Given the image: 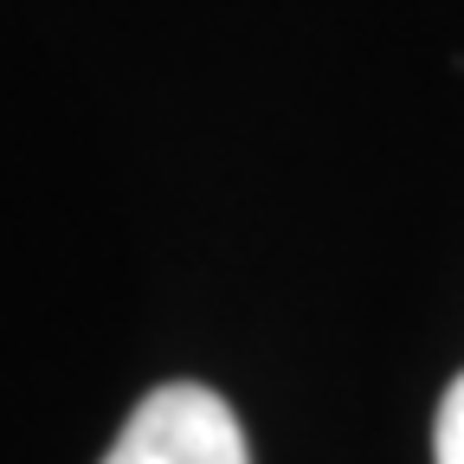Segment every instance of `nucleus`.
<instances>
[{
	"mask_svg": "<svg viewBox=\"0 0 464 464\" xmlns=\"http://www.w3.org/2000/svg\"><path fill=\"white\" fill-rule=\"evenodd\" d=\"M103 464H252L246 432L213 387L168 381L123 420Z\"/></svg>",
	"mask_w": 464,
	"mask_h": 464,
	"instance_id": "nucleus-1",
	"label": "nucleus"
},
{
	"mask_svg": "<svg viewBox=\"0 0 464 464\" xmlns=\"http://www.w3.org/2000/svg\"><path fill=\"white\" fill-rule=\"evenodd\" d=\"M432 464H464V374L439 400V426H432Z\"/></svg>",
	"mask_w": 464,
	"mask_h": 464,
	"instance_id": "nucleus-2",
	"label": "nucleus"
}]
</instances>
